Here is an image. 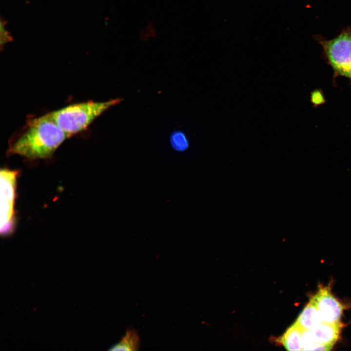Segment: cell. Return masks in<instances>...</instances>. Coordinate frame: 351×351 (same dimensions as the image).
Segmentation results:
<instances>
[{"label": "cell", "mask_w": 351, "mask_h": 351, "mask_svg": "<svg viewBox=\"0 0 351 351\" xmlns=\"http://www.w3.org/2000/svg\"><path fill=\"white\" fill-rule=\"evenodd\" d=\"M67 137L50 114H46L27 121L12 141L8 153L31 159L47 158Z\"/></svg>", "instance_id": "1"}, {"label": "cell", "mask_w": 351, "mask_h": 351, "mask_svg": "<svg viewBox=\"0 0 351 351\" xmlns=\"http://www.w3.org/2000/svg\"><path fill=\"white\" fill-rule=\"evenodd\" d=\"M120 101L121 99L116 98L103 102H83L68 105L50 114L69 137L85 130L98 116Z\"/></svg>", "instance_id": "2"}, {"label": "cell", "mask_w": 351, "mask_h": 351, "mask_svg": "<svg viewBox=\"0 0 351 351\" xmlns=\"http://www.w3.org/2000/svg\"><path fill=\"white\" fill-rule=\"evenodd\" d=\"M317 39L334 74L346 78L351 82V29H345L331 39L320 37Z\"/></svg>", "instance_id": "3"}, {"label": "cell", "mask_w": 351, "mask_h": 351, "mask_svg": "<svg viewBox=\"0 0 351 351\" xmlns=\"http://www.w3.org/2000/svg\"><path fill=\"white\" fill-rule=\"evenodd\" d=\"M18 172L6 169L0 171V234L9 235L15 228L14 203Z\"/></svg>", "instance_id": "4"}, {"label": "cell", "mask_w": 351, "mask_h": 351, "mask_svg": "<svg viewBox=\"0 0 351 351\" xmlns=\"http://www.w3.org/2000/svg\"><path fill=\"white\" fill-rule=\"evenodd\" d=\"M311 299L318 309L324 322H340L344 306L332 294L329 287L320 286Z\"/></svg>", "instance_id": "5"}, {"label": "cell", "mask_w": 351, "mask_h": 351, "mask_svg": "<svg viewBox=\"0 0 351 351\" xmlns=\"http://www.w3.org/2000/svg\"><path fill=\"white\" fill-rule=\"evenodd\" d=\"M342 327L340 321L333 323L323 322L311 331L317 343L332 349L339 337Z\"/></svg>", "instance_id": "6"}, {"label": "cell", "mask_w": 351, "mask_h": 351, "mask_svg": "<svg viewBox=\"0 0 351 351\" xmlns=\"http://www.w3.org/2000/svg\"><path fill=\"white\" fill-rule=\"evenodd\" d=\"M323 322L318 309L311 299L295 323L303 330L312 331Z\"/></svg>", "instance_id": "7"}, {"label": "cell", "mask_w": 351, "mask_h": 351, "mask_svg": "<svg viewBox=\"0 0 351 351\" xmlns=\"http://www.w3.org/2000/svg\"><path fill=\"white\" fill-rule=\"evenodd\" d=\"M302 330L295 323L290 326L281 337L279 342L288 351H302Z\"/></svg>", "instance_id": "8"}, {"label": "cell", "mask_w": 351, "mask_h": 351, "mask_svg": "<svg viewBox=\"0 0 351 351\" xmlns=\"http://www.w3.org/2000/svg\"><path fill=\"white\" fill-rule=\"evenodd\" d=\"M140 346V340L137 332L129 330L121 340L109 349L110 351H136Z\"/></svg>", "instance_id": "9"}, {"label": "cell", "mask_w": 351, "mask_h": 351, "mask_svg": "<svg viewBox=\"0 0 351 351\" xmlns=\"http://www.w3.org/2000/svg\"><path fill=\"white\" fill-rule=\"evenodd\" d=\"M331 348L317 343L311 331L303 330L302 351H329Z\"/></svg>", "instance_id": "10"}, {"label": "cell", "mask_w": 351, "mask_h": 351, "mask_svg": "<svg viewBox=\"0 0 351 351\" xmlns=\"http://www.w3.org/2000/svg\"><path fill=\"white\" fill-rule=\"evenodd\" d=\"M170 142L173 148L178 151H183L189 146L187 136L181 131H175L171 134Z\"/></svg>", "instance_id": "11"}, {"label": "cell", "mask_w": 351, "mask_h": 351, "mask_svg": "<svg viewBox=\"0 0 351 351\" xmlns=\"http://www.w3.org/2000/svg\"><path fill=\"white\" fill-rule=\"evenodd\" d=\"M4 23H2L1 21V25H0V31H1V36H0V43L1 44H4L9 41L11 40V36L9 35L8 32L7 31V30L5 29V24H3Z\"/></svg>", "instance_id": "12"}, {"label": "cell", "mask_w": 351, "mask_h": 351, "mask_svg": "<svg viewBox=\"0 0 351 351\" xmlns=\"http://www.w3.org/2000/svg\"><path fill=\"white\" fill-rule=\"evenodd\" d=\"M312 102L316 105L321 104L323 102V97L322 94L317 91H315L312 94Z\"/></svg>", "instance_id": "13"}]
</instances>
